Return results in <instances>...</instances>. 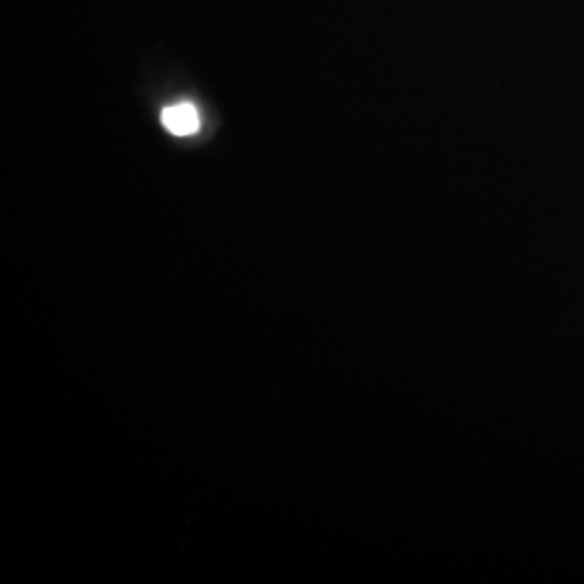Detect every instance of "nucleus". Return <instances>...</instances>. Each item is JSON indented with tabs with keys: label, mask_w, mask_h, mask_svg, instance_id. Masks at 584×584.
Segmentation results:
<instances>
[{
	"label": "nucleus",
	"mask_w": 584,
	"mask_h": 584,
	"mask_svg": "<svg viewBox=\"0 0 584 584\" xmlns=\"http://www.w3.org/2000/svg\"><path fill=\"white\" fill-rule=\"evenodd\" d=\"M163 124L174 135H190L200 127V117L194 104L179 103L169 106L161 114Z\"/></svg>",
	"instance_id": "nucleus-1"
}]
</instances>
